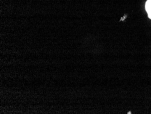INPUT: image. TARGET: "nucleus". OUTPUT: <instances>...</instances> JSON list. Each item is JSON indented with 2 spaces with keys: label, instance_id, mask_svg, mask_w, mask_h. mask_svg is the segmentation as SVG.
<instances>
[{
  "label": "nucleus",
  "instance_id": "1",
  "mask_svg": "<svg viewBox=\"0 0 151 114\" xmlns=\"http://www.w3.org/2000/svg\"><path fill=\"white\" fill-rule=\"evenodd\" d=\"M146 10L147 12L148 17L151 19V0H148L146 3Z\"/></svg>",
  "mask_w": 151,
  "mask_h": 114
}]
</instances>
